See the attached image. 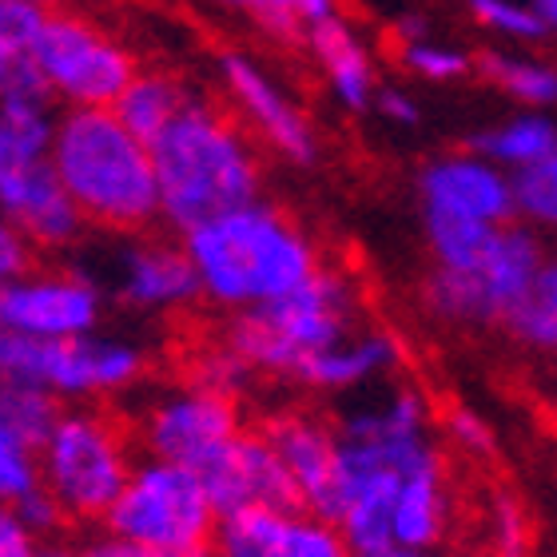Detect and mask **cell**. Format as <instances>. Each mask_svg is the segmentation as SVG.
<instances>
[{"instance_id":"obj_25","label":"cell","mask_w":557,"mask_h":557,"mask_svg":"<svg viewBox=\"0 0 557 557\" xmlns=\"http://www.w3.org/2000/svg\"><path fill=\"white\" fill-rule=\"evenodd\" d=\"M506 335L537 359H557V251H549L534 287L510 319Z\"/></svg>"},{"instance_id":"obj_9","label":"cell","mask_w":557,"mask_h":557,"mask_svg":"<svg viewBox=\"0 0 557 557\" xmlns=\"http://www.w3.org/2000/svg\"><path fill=\"white\" fill-rule=\"evenodd\" d=\"M144 374L148 347L104 326L81 338H24L12 331L0 335V383L33 386L72 407L132 395Z\"/></svg>"},{"instance_id":"obj_1","label":"cell","mask_w":557,"mask_h":557,"mask_svg":"<svg viewBox=\"0 0 557 557\" xmlns=\"http://www.w3.org/2000/svg\"><path fill=\"white\" fill-rule=\"evenodd\" d=\"M338 470L326 522L355 554L442 549L458 525L438 414L414 383L379 386L335 418Z\"/></svg>"},{"instance_id":"obj_28","label":"cell","mask_w":557,"mask_h":557,"mask_svg":"<svg viewBox=\"0 0 557 557\" xmlns=\"http://www.w3.org/2000/svg\"><path fill=\"white\" fill-rule=\"evenodd\" d=\"M239 12L275 40H302L311 28L343 16V0H239Z\"/></svg>"},{"instance_id":"obj_43","label":"cell","mask_w":557,"mask_h":557,"mask_svg":"<svg viewBox=\"0 0 557 557\" xmlns=\"http://www.w3.org/2000/svg\"><path fill=\"white\" fill-rule=\"evenodd\" d=\"M0 4H9V9H28V12H52L57 0H0Z\"/></svg>"},{"instance_id":"obj_11","label":"cell","mask_w":557,"mask_h":557,"mask_svg":"<svg viewBox=\"0 0 557 557\" xmlns=\"http://www.w3.org/2000/svg\"><path fill=\"white\" fill-rule=\"evenodd\" d=\"M220 525L223 518L199 470L139 458L104 530L128 537L148 554H172V549L215 546Z\"/></svg>"},{"instance_id":"obj_47","label":"cell","mask_w":557,"mask_h":557,"mask_svg":"<svg viewBox=\"0 0 557 557\" xmlns=\"http://www.w3.org/2000/svg\"><path fill=\"white\" fill-rule=\"evenodd\" d=\"M208 4H215L223 12H239V0H208Z\"/></svg>"},{"instance_id":"obj_2","label":"cell","mask_w":557,"mask_h":557,"mask_svg":"<svg viewBox=\"0 0 557 557\" xmlns=\"http://www.w3.org/2000/svg\"><path fill=\"white\" fill-rule=\"evenodd\" d=\"M180 244L196 268L199 299L232 319L299 290L326 268L319 239L268 199L199 223Z\"/></svg>"},{"instance_id":"obj_4","label":"cell","mask_w":557,"mask_h":557,"mask_svg":"<svg viewBox=\"0 0 557 557\" xmlns=\"http://www.w3.org/2000/svg\"><path fill=\"white\" fill-rule=\"evenodd\" d=\"M52 168L84 227L144 235L160 211V180L151 144L139 139L112 108H69L57 116Z\"/></svg>"},{"instance_id":"obj_26","label":"cell","mask_w":557,"mask_h":557,"mask_svg":"<svg viewBox=\"0 0 557 557\" xmlns=\"http://www.w3.org/2000/svg\"><path fill=\"white\" fill-rule=\"evenodd\" d=\"M462 9L478 33L502 48H542L554 36L530 0H462Z\"/></svg>"},{"instance_id":"obj_34","label":"cell","mask_w":557,"mask_h":557,"mask_svg":"<svg viewBox=\"0 0 557 557\" xmlns=\"http://www.w3.org/2000/svg\"><path fill=\"white\" fill-rule=\"evenodd\" d=\"M438 434L446 442V450L462 454V458H474V462H486L498 450V434L490 426V418L474 407H450L438 418Z\"/></svg>"},{"instance_id":"obj_30","label":"cell","mask_w":557,"mask_h":557,"mask_svg":"<svg viewBox=\"0 0 557 557\" xmlns=\"http://www.w3.org/2000/svg\"><path fill=\"white\" fill-rule=\"evenodd\" d=\"M33 490H40V462H36V442H28L12 426L9 414L0 410V502L16 506Z\"/></svg>"},{"instance_id":"obj_22","label":"cell","mask_w":557,"mask_h":557,"mask_svg":"<svg viewBox=\"0 0 557 557\" xmlns=\"http://www.w3.org/2000/svg\"><path fill=\"white\" fill-rule=\"evenodd\" d=\"M474 81L522 112H557V60L537 48L490 45L478 52Z\"/></svg>"},{"instance_id":"obj_7","label":"cell","mask_w":557,"mask_h":557,"mask_svg":"<svg viewBox=\"0 0 557 557\" xmlns=\"http://www.w3.org/2000/svg\"><path fill=\"white\" fill-rule=\"evenodd\" d=\"M546 256L549 247L542 235L522 223H506L466 259L426 271L418 290L422 311L450 331H506L534 287Z\"/></svg>"},{"instance_id":"obj_46","label":"cell","mask_w":557,"mask_h":557,"mask_svg":"<svg viewBox=\"0 0 557 557\" xmlns=\"http://www.w3.org/2000/svg\"><path fill=\"white\" fill-rule=\"evenodd\" d=\"M156 557H215V546H196V549H172V554H156Z\"/></svg>"},{"instance_id":"obj_27","label":"cell","mask_w":557,"mask_h":557,"mask_svg":"<svg viewBox=\"0 0 557 557\" xmlns=\"http://www.w3.org/2000/svg\"><path fill=\"white\" fill-rule=\"evenodd\" d=\"M395 64L407 72L410 81L446 88V84H462L474 76L478 52H470V48L458 45V40H446V36L430 33V36H422V40H410V45H395Z\"/></svg>"},{"instance_id":"obj_41","label":"cell","mask_w":557,"mask_h":557,"mask_svg":"<svg viewBox=\"0 0 557 557\" xmlns=\"http://www.w3.org/2000/svg\"><path fill=\"white\" fill-rule=\"evenodd\" d=\"M72 557H156V554L139 549L136 542H128V537L104 530V534H92V537H84V542H76V546H72Z\"/></svg>"},{"instance_id":"obj_38","label":"cell","mask_w":557,"mask_h":557,"mask_svg":"<svg viewBox=\"0 0 557 557\" xmlns=\"http://www.w3.org/2000/svg\"><path fill=\"white\" fill-rule=\"evenodd\" d=\"M45 546V537L24 522L16 506L0 502V557H36Z\"/></svg>"},{"instance_id":"obj_44","label":"cell","mask_w":557,"mask_h":557,"mask_svg":"<svg viewBox=\"0 0 557 557\" xmlns=\"http://www.w3.org/2000/svg\"><path fill=\"white\" fill-rule=\"evenodd\" d=\"M530 4H534V9L542 12V21H546L549 28L557 33V0H530Z\"/></svg>"},{"instance_id":"obj_21","label":"cell","mask_w":557,"mask_h":557,"mask_svg":"<svg viewBox=\"0 0 557 557\" xmlns=\"http://www.w3.org/2000/svg\"><path fill=\"white\" fill-rule=\"evenodd\" d=\"M302 45L311 52L314 72H319V81H323L326 96L335 100L338 112H347V116L374 112V100H379L386 81L379 72L371 40L347 16H335V21L311 28L302 36Z\"/></svg>"},{"instance_id":"obj_24","label":"cell","mask_w":557,"mask_h":557,"mask_svg":"<svg viewBox=\"0 0 557 557\" xmlns=\"http://www.w3.org/2000/svg\"><path fill=\"white\" fill-rule=\"evenodd\" d=\"M187 104H191V92H187L175 76H168V72H136V81L128 84V92L120 96L112 112H116L139 139L151 144Z\"/></svg>"},{"instance_id":"obj_33","label":"cell","mask_w":557,"mask_h":557,"mask_svg":"<svg viewBox=\"0 0 557 557\" xmlns=\"http://www.w3.org/2000/svg\"><path fill=\"white\" fill-rule=\"evenodd\" d=\"M486 530V554L498 557H525L530 554V518H525L522 502L510 494H494L482 518Z\"/></svg>"},{"instance_id":"obj_18","label":"cell","mask_w":557,"mask_h":557,"mask_svg":"<svg viewBox=\"0 0 557 557\" xmlns=\"http://www.w3.org/2000/svg\"><path fill=\"white\" fill-rule=\"evenodd\" d=\"M271 450L278 454V462L287 470L295 498L302 510H311L323 518L331 490H335V470H338V426L331 418L314 414V410H275L263 422Z\"/></svg>"},{"instance_id":"obj_15","label":"cell","mask_w":557,"mask_h":557,"mask_svg":"<svg viewBox=\"0 0 557 557\" xmlns=\"http://www.w3.org/2000/svg\"><path fill=\"white\" fill-rule=\"evenodd\" d=\"M4 331L24 338H81L100 331L104 287L100 278L76 268H28L0 287Z\"/></svg>"},{"instance_id":"obj_5","label":"cell","mask_w":557,"mask_h":557,"mask_svg":"<svg viewBox=\"0 0 557 557\" xmlns=\"http://www.w3.org/2000/svg\"><path fill=\"white\" fill-rule=\"evenodd\" d=\"M362 326V290L359 278L343 268L326 263L299 290L259 307V311L235 314L223 338L232 343L259 379L271 383H299V374L311 367L323 350L338 347L347 335Z\"/></svg>"},{"instance_id":"obj_36","label":"cell","mask_w":557,"mask_h":557,"mask_svg":"<svg viewBox=\"0 0 557 557\" xmlns=\"http://www.w3.org/2000/svg\"><path fill=\"white\" fill-rule=\"evenodd\" d=\"M374 116L398 132H414V128H422V100L414 96V88L383 84V92L374 100Z\"/></svg>"},{"instance_id":"obj_3","label":"cell","mask_w":557,"mask_h":557,"mask_svg":"<svg viewBox=\"0 0 557 557\" xmlns=\"http://www.w3.org/2000/svg\"><path fill=\"white\" fill-rule=\"evenodd\" d=\"M151 163L163 223L180 235L263 199V160L251 132L199 96L151 139Z\"/></svg>"},{"instance_id":"obj_20","label":"cell","mask_w":557,"mask_h":557,"mask_svg":"<svg viewBox=\"0 0 557 557\" xmlns=\"http://www.w3.org/2000/svg\"><path fill=\"white\" fill-rule=\"evenodd\" d=\"M215 546L244 557H355L347 537L311 510H247L223 518Z\"/></svg>"},{"instance_id":"obj_40","label":"cell","mask_w":557,"mask_h":557,"mask_svg":"<svg viewBox=\"0 0 557 557\" xmlns=\"http://www.w3.org/2000/svg\"><path fill=\"white\" fill-rule=\"evenodd\" d=\"M16 510H21L24 522L33 525L36 534L45 537V542H48L52 534H57V525L64 522V513H60V506H57L52 498H48L45 490H33V494H28L24 502H16Z\"/></svg>"},{"instance_id":"obj_8","label":"cell","mask_w":557,"mask_h":557,"mask_svg":"<svg viewBox=\"0 0 557 557\" xmlns=\"http://www.w3.org/2000/svg\"><path fill=\"white\" fill-rule=\"evenodd\" d=\"M40 490L57 502L64 522L104 525L136 470V438L100 407H64L57 426L36 446Z\"/></svg>"},{"instance_id":"obj_37","label":"cell","mask_w":557,"mask_h":557,"mask_svg":"<svg viewBox=\"0 0 557 557\" xmlns=\"http://www.w3.org/2000/svg\"><path fill=\"white\" fill-rule=\"evenodd\" d=\"M28 268H33V244H28V235L0 211V287L12 283V278H21Z\"/></svg>"},{"instance_id":"obj_17","label":"cell","mask_w":557,"mask_h":557,"mask_svg":"<svg viewBox=\"0 0 557 557\" xmlns=\"http://www.w3.org/2000/svg\"><path fill=\"white\" fill-rule=\"evenodd\" d=\"M199 478L220 518H235L247 510H302L263 430H244L227 450H220L199 470Z\"/></svg>"},{"instance_id":"obj_32","label":"cell","mask_w":557,"mask_h":557,"mask_svg":"<svg viewBox=\"0 0 557 557\" xmlns=\"http://www.w3.org/2000/svg\"><path fill=\"white\" fill-rule=\"evenodd\" d=\"M0 410L9 414V422L21 430L24 438L40 446V442L48 438V430L57 426L64 403H57V398L45 395V391H33V386L0 383Z\"/></svg>"},{"instance_id":"obj_49","label":"cell","mask_w":557,"mask_h":557,"mask_svg":"<svg viewBox=\"0 0 557 557\" xmlns=\"http://www.w3.org/2000/svg\"><path fill=\"white\" fill-rule=\"evenodd\" d=\"M482 557H498V554H482Z\"/></svg>"},{"instance_id":"obj_12","label":"cell","mask_w":557,"mask_h":557,"mask_svg":"<svg viewBox=\"0 0 557 557\" xmlns=\"http://www.w3.org/2000/svg\"><path fill=\"white\" fill-rule=\"evenodd\" d=\"M48 96L64 108H116L136 81V57L116 36L81 12H45L33 40Z\"/></svg>"},{"instance_id":"obj_19","label":"cell","mask_w":557,"mask_h":557,"mask_svg":"<svg viewBox=\"0 0 557 557\" xmlns=\"http://www.w3.org/2000/svg\"><path fill=\"white\" fill-rule=\"evenodd\" d=\"M407 367V343L379 323H362L355 335H347L338 347L323 350L319 359L299 374L302 391L331 398L371 395L374 386H391L395 374Z\"/></svg>"},{"instance_id":"obj_48","label":"cell","mask_w":557,"mask_h":557,"mask_svg":"<svg viewBox=\"0 0 557 557\" xmlns=\"http://www.w3.org/2000/svg\"><path fill=\"white\" fill-rule=\"evenodd\" d=\"M0 335H4V319H0Z\"/></svg>"},{"instance_id":"obj_14","label":"cell","mask_w":557,"mask_h":557,"mask_svg":"<svg viewBox=\"0 0 557 557\" xmlns=\"http://www.w3.org/2000/svg\"><path fill=\"white\" fill-rule=\"evenodd\" d=\"M220 84L227 100H232L235 116L251 136L278 156L290 168H314L319 160V128L307 116V108L287 92V84L278 81L275 72L256 60L251 52H223L220 57Z\"/></svg>"},{"instance_id":"obj_45","label":"cell","mask_w":557,"mask_h":557,"mask_svg":"<svg viewBox=\"0 0 557 557\" xmlns=\"http://www.w3.org/2000/svg\"><path fill=\"white\" fill-rule=\"evenodd\" d=\"M36 557H72V546H64V542H52V537H48Z\"/></svg>"},{"instance_id":"obj_35","label":"cell","mask_w":557,"mask_h":557,"mask_svg":"<svg viewBox=\"0 0 557 557\" xmlns=\"http://www.w3.org/2000/svg\"><path fill=\"white\" fill-rule=\"evenodd\" d=\"M48 84L36 69L33 48L0 57V104H48Z\"/></svg>"},{"instance_id":"obj_31","label":"cell","mask_w":557,"mask_h":557,"mask_svg":"<svg viewBox=\"0 0 557 557\" xmlns=\"http://www.w3.org/2000/svg\"><path fill=\"white\" fill-rule=\"evenodd\" d=\"M187 379H196V383L211 386V391H220L227 398H244L251 386L259 383V374L251 371L244 362V355L220 338V343H208V347L199 350L196 359H191V374Z\"/></svg>"},{"instance_id":"obj_29","label":"cell","mask_w":557,"mask_h":557,"mask_svg":"<svg viewBox=\"0 0 557 557\" xmlns=\"http://www.w3.org/2000/svg\"><path fill=\"white\" fill-rule=\"evenodd\" d=\"M513 203H518V223L530 227L542 239L557 244V156L537 163L530 172L513 175Z\"/></svg>"},{"instance_id":"obj_42","label":"cell","mask_w":557,"mask_h":557,"mask_svg":"<svg viewBox=\"0 0 557 557\" xmlns=\"http://www.w3.org/2000/svg\"><path fill=\"white\" fill-rule=\"evenodd\" d=\"M355 557H450L442 549H379V554H355Z\"/></svg>"},{"instance_id":"obj_10","label":"cell","mask_w":557,"mask_h":557,"mask_svg":"<svg viewBox=\"0 0 557 557\" xmlns=\"http://www.w3.org/2000/svg\"><path fill=\"white\" fill-rule=\"evenodd\" d=\"M52 136L57 116H48V104H0V211L45 251H60L84 232L52 168Z\"/></svg>"},{"instance_id":"obj_39","label":"cell","mask_w":557,"mask_h":557,"mask_svg":"<svg viewBox=\"0 0 557 557\" xmlns=\"http://www.w3.org/2000/svg\"><path fill=\"white\" fill-rule=\"evenodd\" d=\"M40 21H45V12L9 9V4H0V57L21 52V48H33Z\"/></svg>"},{"instance_id":"obj_6","label":"cell","mask_w":557,"mask_h":557,"mask_svg":"<svg viewBox=\"0 0 557 557\" xmlns=\"http://www.w3.org/2000/svg\"><path fill=\"white\" fill-rule=\"evenodd\" d=\"M414 208L430 268L458 263L498 227L518 223L513 175L474 148H450L418 163Z\"/></svg>"},{"instance_id":"obj_16","label":"cell","mask_w":557,"mask_h":557,"mask_svg":"<svg viewBox=\"0 0 557 557\" xmlns=\"http://www.w3.org/2000/svg\"><path fill=\"white\" fill-rule=\"evenodd\" d=\"M108 278L116 299L136 314H175L199 302V278L184 244L163 235H124Z\"/></svg>"},{"instance_id":"obj_13","label":"cell","mask_w":557,"mask_h":557,"mask_svg":"<svg viewBox=\"0 0 557 557\" xmlns=\"http://www.w3.org/2000/svg\"><path fill=\"white\" fill-rule=\"evenodd\" d=\"M244 430L239 398L220 395L196 379L151 391L132 418V438L144 458L191 466V470H203Z\"/></svg>"},{"instance_id":"obj_23","label":"cell","mask_w":557,"mask_h":557,"mask_svg":"<svg viewBox=\"0 0 557 557\" xmlns=\"http://www.w3.org/2000/svg\"><path fill=\"white\" fill-rule=\"evenodd\" d=\"M466 148H474L478 156L498 163L502 172L522 175L557 156V116L554 112H522V108H510L506 116L482 124L474 136L466 139Z\"/></svg>"}]
</instances>
